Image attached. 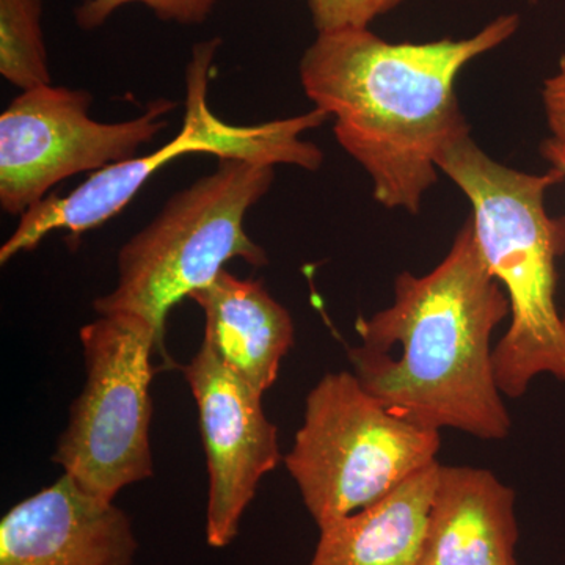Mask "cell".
I'll return each instance as SVG.
<instances>
[{
    "instance_id": "d6986e66",
    "label": "cell",
    "mask_w": 565,
    "mask_h": 565,
    "mask_svg": "<svg viewBox=\"0 0 565 565\" xmlns=\"http://www.w3.org/2000/svg\"><path fill=\"white\" fill-rule=\"evenodd\" d=\"M531 2H535V0H531Z\"/></svg>"
},
{
    "instance_id": "5b68a950",
    "label": "cell",
    "mask_w": 565,
    "mask_h": 565,
    "mask_svg": "<svg viewBox=\"0 0 565 565\" xmlns=\"http://www.w3.org/2000/svg\"><path fill=\"white\" fill-rule=\"evenodd\" d=\"M218 44L221 40L214 39L193 47L185 70L184 121L174 139L150 154L136 156L93 173L68 195L46 196L31 207L21 215L17 230L0 247V264L35 250L51 233L68 232L76 237L99 228L125 210L152 174L181 156L204 152L218 159L294 166L311 172L322 166V151L302 139L305 132L329 120L321 110L259 125H233L211 110L207 93Z\"/></svg>"
},
{
    "instance_id": "277c9868",
    "label": "cell",
    "mask_w": 565,
    "mask_h": 565,
    "mask_svg": "<svg viewBox=\"0 0 565 565\" xmlns=\"http://www.w3.org/2000/svg\"><path fill=\"white\" fill-rule=\"evenodd\" d=\"M275 167L221 159L214 172L182 189L118 253L117 285L93 302L99 316L147 323L167 360V318L241 258L266 266L262 245L245 232L248 211L273 188Z\"/></svg>"
},
{
    "instance_id": "7c38bea8",
    "label": "cell",
    "mask_w": 565,
    "mask_h": 565,
    "mask_svg": "<svg viewBox=\"0 0 565 565\" xmlns=\"http://www.w3.org/2000/svg\"><path fill=\"white\" fill-rule=\"evenodd\" d=\"M189 299L203 310V343L215 356L256 392L273 388L296 329L289 311L263 282L225 269Z\"/></svg>"
},
{
    "instance_id": "4fadbf2b",
    "label": "cell",
    "mask_w": 565,
    "mask_h": 565,
    "mask_svg": "<svg viewBox=\"0 0 565 565\" xmlns=\"http://www.w3.org/2000/svg\"><path fill=\"white\" fill-rule=\"evenodd\" d=\"M438 467L437 460L377 503L319 526L308 565H419Z\"/></svg>"
},
{
    "instance_id": "ba28073f",
    "label": "cell",
    "mask_w": 565,
    "mask_h": 565,
    "mask_svg": "<svg viewBox=\"0 0 565 565\" xmlns=\"http://www.w3.org/2000/svg\"><path fill=\"white\" fill-rule=\"evenodd\" d=\"M92 99L88 92L47 84L21 92L3 110L0 206L7 214L21 217L66 178L136 158L177 107L159 98L131 120L102 122L88 115Z\"/></svg>"
},
{
    "instance_id": "7a4b0ae2",
    "label": "cell",
    "mask_w": 565,
    "mask_h": 565,
    "mask_svg": "<svg viewBox=\"0 0 565 565\" xmlns=\"http://www.w3.org/2000/svg\"><path fill=\"white\" fill-rule=\"evenodd\" d=\"M393 302L360 318L353 375L401 418L479 440H504L512 422L493 370L492 334L511 315L508 294L479 250L468 218L441 263L394 278Z\"/></svg>"
},
{
    "instance_id": "9c48e42d",
    "label": "cell",
    "mask_w": 565,
    "mask_h": 565,
    "mask_svg": "<svg viewBox=\"0 0 565 565\" xmlns=\"http://www.w3.org/2000/svg\"><path fill=\"white\" fill-rule=\"evenodd\" d=\"M199 408L210 492L206 541L232 544L259 482L280 462L278 430L263 411V394L230 371L202 344L182 367Z\"/></svg>"
},
{
    "instance_id": "9a60e30c",
    "label": "cell",
    "mask_w": 565,
    "mask_h": 565,
    "mask_svg": "<svg viewBox=\"0 0 565 565\" xmlns=\"http://www.w3.org/2000/svg\"><path fill=\"white\" fill-rule=\"evenodd\" d=\"M128 3H143L162 21L193 25L210 17L217 0H85L76 10L77 24L82 29L99 28Z\"/></svg>"
},
{
    "instance_id": "ac0fdd59",
    "label": "cell",
    "mask_w": 565,
    "mask_h": 565,
    "mask_svg": "<svg viewBox=\"0 0 565 565\" xmlns=\"http://www.w3.org/2000/svg\"><path fill=\"white\" fill-rule=\"evenodd\" d=\"M542 154L545 156L546 161L552 163V167L559 170L561 173L565 177V151L557 148L556 145H553L552 141L546 140L544 145H542ZM565 322V316H564Z\"/></svg>"
},
{
    "instance_id": "3957f363",
    "label": "cell",
    "mask_w": 565,
    "mask_h": 565,
    "mask_svg": "<svg viewBox=\"0 0 565 565\" xmlns=\"http://www.w3.org/2000/svg\"><path fill=\"white\" fill-rule=\"evenodd\" d=\"M437 166L471 203L479 250L511 305V326L493 349L498 388L520 397L542 374L565 384V322L556 307L565 215L552 217L545 207L546 192L564 174L555 167L509 169L482 151L471 131L457 137Z\"/></svg>"
},
{
    "instance_id": "30bf717a",
    "label": "cell",
    "mask_w": 565,
    "mask_h": 565,
    "mask_svg": "<svg viewBox=\"0 0 565 565\" xmlns=\"http://www.w3.org/2000/svg\"><path fill=\"white\" fill-rule=\"evenodd\" d=\"M131 519L68 475L21 501L0 522V565H132Z\"/></svg>"
},
{
    "instance_id": "8992f818",
    "label": "cell",
    "mask_w": 565,
    "mask_h": 565,
    "mask_svg": "<svg viewBox=\"0 0 565 565\" xmlns=\"http://www.w3.org/2000/svg\"><path fill=\"white\" fill-rule=\"evenodd\" d=\"M440 430L401 418L353 373L323 375L285 456L318 526L377 503L437 462Z\"/></svg>"
},
{
    "instance_id": "8fae6325",
    "label": "cell",
    "mask_w": 565,
    "mask_h": 565,
    "mask_svg": "<svg viewBox=\"0 0 565 565\" xmlns=\"http://www.w3.org/2000/svg\"><path fill=\"white\" fill-rule=\"evenodd\" d=\"M515 493L492 471L438 467L419 565H516Z\"/></svg>"
},
{
    "instance_id": "2e32d148",
    "label": "cell",
    "mask_w": 565,
    "mask_h": 565,
    "mask_svg": "<svg viewBox=\"0 0 565 565\" xmlns=\"http://www.w3.org/2000/svg\"><path fill=\"white\" fill-rule=\"evenodd\" d=\"M404 0H308L319 33L366 29Z\"/></svg>"
},
{
    "instance_id": "6da1fadb",
    "label": "cell",
    "mask_w": 565,
    "mask_h": 565,
    "mask_svg": "<svg viewBox=\"0 0 565 565\" xmlns=\"http://www.w3.org/2000/svg\"><path fill=\"white\" fill-rule=\"evenodd\" d=\"M519 25L516 14H503L468 39L429 43H390L370 28L318 33L300 62L305 95L333 118L334 137L373 181L375 202L422 210L441 152L471 131L457 77Z\"/></svg>"
},
{
    "instance_id": "5bb4252c",
    "label": "cell",
    "mask_w": 565,
    "mask_h": 565,
    "mask_svg": "<svg viewBox=\"0 0 565 565\" xmlns=\"http://www.w3.org/2000/svg\"><path fill=\"white\" fill-rule=\"evenodd\" d=\"M41 11V0H0V74L21 92L51 84Z\"/></svg>"
},
{
    "instance_id": "52a82bcc",
    "label": "cell",
    "mask_w": 565,
    "mask_h": 565,
    "mask_svg": "<svg viewBox=\"0 0 565 565\" xmlns=\"http://www.w3.org/2000/svg\"><path fill=\"white\" fill-rule=\"evenodd\" d=\"M79 334L87 377L52 460L85 492L114 501L154 473L151 356L162 352L147 323L125 316H99Z\"/></svg>"
},
{
    "instance_id": "e0dca14e",
    "label": "cell",
    "mask_w": 565,
    "mask_h": 565,
    "mask_svg": "<svg viewBox=\"0 0 565 565\" xmlns=\"http://www.w3.org/2000/svg\"><path fill=\"white\" fill-rule=\"evenodd\" d=\"M544 99L546 125H548L550 141L565 151V55L557 63L556 73L545 81Z\"/></svg>"
}]
</instances>
